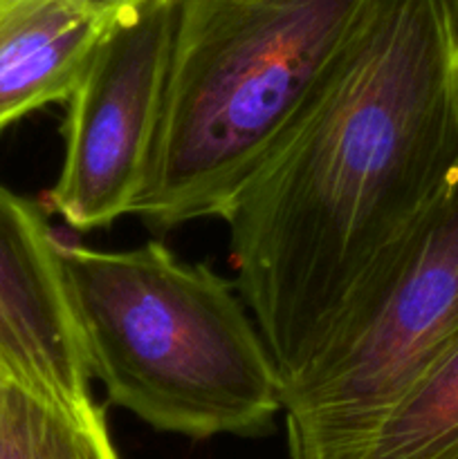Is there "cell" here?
<instances>
[{"mask_svg":"<svg viewBox=\"0 0 458 459\" xmlns=\"http://www.w3.org/2000/svg\"><path fill=\"white\" fill-rule=\"evenodd\" d=\"M458 343V184L375 303L283 388L290 459H353Z\"/></svg>","mask_w":458,"mask_h":459,"instance_id":"cell-4","label":"cell"},{"mask_svg":"<svg viewBox=\"0 0 458 459\" xmlns=\"http://www.w3.org/2000/svg\"><path fill=\"white\" fill-rule=\"evenodd\" d=\"M106 30L72 0H0V130L67 101Z\"/></svg>","mask_w":458,"mask_h":459,"instance_id":"cell-7","label":"cell"},{"mask_svg":"<svg viewBox=\"0 0 458 459\" xmlns=\"http://www.w3.org/2000/svg\"><path fill=\"white\" fill-rule=\"evenodd\" d=\"M0 372L36 397L92 406V372L45 211L0 184Z\"/></svg>","mask_w":458,"mask_h":459,"instance_id":"cell-6","label":"cell"},{"mask_svg":"<svg viewBox=\"0 0 458 459\" xmlns=\"http://www.w3.org/2000/svg\"><path fill=\"white\" fill-rule=\"evenodd\" d=\"M61 255L108 403L191 439L272 429L281 377L232 282L160 240L121 251L61 242Z\"/></svg>","mask_w":458,"mask_h":459,"instance_id":"cell-3","label":"cell"},{"mask_svg":"<svg viewBox=\"0 0 458 459\" xmlns=\"http://www.w3.org/2000/svg\"><path fill=\"white\" fill-rule=\"evenodd\" d=\"M72 3L92 18H97L103 27H112L139 16L148 7L169 3V0H72Z\"/></svg>","mask_w":458,"mask_h":459,"instance_id":"cell-10","label":"cell"},{"mask_svg":"<svg viewBox=\"0 0 458 459\" xmlns=\"http://www.w3.org/2000/svg\"><path fill=\"white\" fill-rule=\"evenodd\" d=\"M449 3V9H452V13H454V21H456V25H458V0H447Z\"/></svg>","mask_w":458,"mask_h":459,"instance_id":"cell-12","label":"cell"},{"mask_svg":"<svg viewBox=\"0 0 458 459\" xmlns=\"http://www.w3.org/2000/svg\"><path fill=\"white\" fill-rule=\"evenodd\" d=\"M13 381L0 372V453H3V437H4V417H7V399H9V388H12Z\"/></svg>","mask_w":458,"mask_h":459,"instance_id":"cell-11","label":"cell"},{"mask_svg":"<svg viewBox=\"0 0 458 459\" xmlns=\"http://www.w3.org/2000/svg\"><path fill=\"white\" fill-rule=\"evenodd\" d=\"M175 0L108 27L67 99L48 206L75 231L133 215L146 184L173 45Z\"/></svg>","mask_w":458,"mask_h":459,"instance_id":"cell-5","label":"cell"},{"mask_svg":"<svg viewBox=\"0 0 458 459\" xmlns=\"http://www.w3.org/2000/svg\"><path fill=\"white\" fill-rule=\"evenodd\" d=\"M353 459H458V343L395 403Z\"/></svg>","mask_w":458,"mask_h":459,"instance_id":"cell-8","label":"cell"},{"mask_svg":"<svg viewBox=\"0 0 458 459\" xmlns=\"http://www.w3.org/2000/svg\"><path fill=\"white\" fill-rule=\"evenodd\" d=\"M364 0H175L146 184L133 215L169 231L225 218L326 85Z\"/></svg>","mask_w":458,"mask_h":459,"instance_id":"cell-2","label":"cell"},{"mask_svg":"<svg viewBox=\"0 0 458 459\" xmlns=\"http://www.w3.org/2000/svg\"><path fill=\"white\" fill-rule=\"evenodd\" d=\"M0 459H119L99 403L67 408L12 384Z\"/></svg>","mask_w":458,"mask_h":459,"instance_id":"cell-9","label":"cell"},{"mask_svg":"<svg viewBox=\"0 0 458 459\" xmlns=\"http://www.w3.org/2000/svg\"><path fill=\"white\" fill-rule=\"evenodd\" d=\"M458 184L447 0H364L317 101L225 213L281 385L373 303Z\"/></svg>","mask_w":458,"mask_h":459,"instance_id":"cell-1","label":"cell"}]
</instances>
